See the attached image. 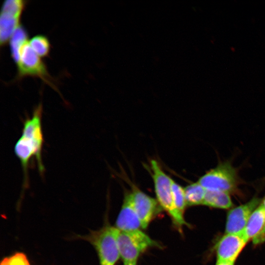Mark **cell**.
<instances>
[{
	"label": "cell",
	"mask_w": 265,
	"mask_h": 265,
	"mask_svg": "<svg viewBox=\"0 0 265 265\" xmlns=\"http://www.w3.org/2000/svg\"><path fill=\"white\" fill-rule=\"evenodd\" d=\"M42 106L39 104L34 109L31 117L24 123L22 134L14 147L16 156L19 159L24 172V185L27 184V169L33 157L36 159L40 173L44 171L42 160L43 135L41 126Z\"/></svg>",
	"instance_id": "obj_1"
},
{
	"label": "cell",
	"mask_w": 265,
	"mask_h": 265,
	"mask_svg": "<svg viewBox=\"0 0 265 265\" xmlns=\"http://www.w3.org/2000/svg\"><path fill=\"white\" fill-rule=\"evenodd\" d=\"M150 168L157 200L159 205L165 210L172 219L173 223L181 229L186 225L184 215L176 209L174 205L172 187V179L162 169L155 159L150 160Z\"/></svg>",
	"instance_id": "obj_2"
},
{
	"label": "cell",
	"mask_w": 265,
	"mask_h": 265,
	"mask_svg": "<svg viewBox=\"0 0 265 265\" xmlns=\"http://www.w3.org/2000/svg\"><path fill=\"white\" fill-rule=\"evenodd\" d=\"M119 232L115 227L106 225L85 237L96 249L100 265H115L120 258L117 243Z\"/></svg>",
	"instance_id": "obj_3"
},
{
	"label": "cell",
	"mask_w": 265,
	"mask_h": 265,
	"mask_svg": "<svg viewBox=\"0 0 265 265\" xmlns=\"http://www.w3.org/2000/svg\"><path fill=\"white\" fill-rule=\"evenodd\" d=\"M117 243L120 257L124 263L137 262L139 256L157 243L140 229L120 231Z\"/></svg>",
	"instance_id": "obj_4"
},
{
	"label": "cell",
	"mask_w": 265,
	"mask_h": 265,
	"mask_svg": "<svg viewBox=\"0 0 265 265\" xmlns=\"http://www.w3.org/2000/svg\"><path fill=\"white\" fill-rule=\"evenodd\" d=\"M16 64L17 79L20 80L26 76L38 77L55 90H57L46 64L33 50L28 42L22 47L19 60Z\"/></svg>",
	"instance_id": "obj_5"
},
{
	"label": "cell",
	"mask_w": 265,
	"mask_h": 265,
	"mask_svg": "<svg viewBox=\"0 0 265 265\" xmlns=\"http://www.w3.org/2000/svg\"><path fill=\"white\" fill-rule=\"evenodd\" d=\"M198 182L206 190L230 193L237 186V172L230 162H223L201 176Z\"/></svg>",
	"instance_id": "obj_6"
},
{
	"label": "cell",
	"mask_w": 265,
	"mask_h": 265,
	"mask_svg": "<svg viewBox=\"0 0 265 265\" xmlns=\"http://www.w3.org/2000/svg\"><path fill=\"white\" fill-rule=\"evenodd\" d=\"M248 241L243 233L226 234L216 245V262L234 264Z\"/></svg>",
	"instance_id": "obj_7"
},
{
	"label": "cell",
	"mask_w": 265,
	"mask_h": 265,
	"mask_svg": "<svg viewBox=\"0 0 265 265\" xmlns=\"http://www.w3.org/2000/svg\"><path fill=\"white\" fill-rule=\"evenodd\" d=\"M132 203L140 220L142 229L146 228L158 210L157 199L141 191L133 184H130Z\"/></svg>",
	"instance_id": "obj_8"
},
{
	"label": "cell",
	"mask_w": 265,
	"mask_h": 265,
	"mask_svg": "<svg viewBox=\"0 0 265 265\" xmlns=\"http://www.w3.org/2000/svg\"><path fill=\"white\" fill-rule=\"evenodd\" d=\"M260 202V198L254 197L247 203L231 209L227 214L226 234L242 233L251 214Z\"/></svg>",
	"instance_id": "obj_9"
},
{
	"label": "cell",
	"mask_w": 265,
	"mask_h": 265,
	"mask_svg": "<svg viewBox=\"0 0 265 265\" xmlns=\"http://www.w3.org/2000/svg\"><path fill=\"white\" fill-rule=\"evenodd\" d=\"M115 225L120 231H132L142 228L140 220L132 203L131 191L125 193L122 208Z\"/></svg>",
	"instance_id": "obj_10"
},
{
	"label": "cell",
	"mask_w": 265,
	"mask_h": 265,
	"mask_svg": "<svg viewBox=\"0 0 265 265\" xmlns=\"http://www.w3.org/2000/svg\"><path fill=\"white\" fill-rule=\"evenodd\" d=\"M243 234L248 241L252 239L255 244L265 240V210L262 203L251 214Z\"/></svg>",
	"instance_id": "obj_11"
},
{
	"label": "cell",
	"mask_w": 265,
	"mask_h": 265,
	"mask_svg": "<svg viewBox=\"0 0 265 265\" xmlns=\"http://www.w3.org/2000/svg\"><path fill=\"white\" fill-rule=\"evenodd\" d=\"M21 15L11 12L1 11L0 17V44L5 45L20 25Z\"/></svg>",
	"instance_id": "obj_12"
},
{
	"label": "cell",
	"mask_w": 265,
	"mask_h": 265,
	"mask_svg": "<svg viewBox=\"0 0 265 265\" xmlns=\"http://www.w3.org/2000/svg\"><path fill=\"white\" fill-rule=\"evenodd\" d=\"M203 205L222 209H228L233 206L229 193L209 190H206Z\"/></svg>",
	"instance_id": "obj_13"
},
{
	"label": "cell",
	"mask_w": 265,
	"mask_h": 265,
	"mask_svg": "<svg viewBox=\"0 0 265 265\" xmlns=\"http://www.w3.org/2000/svg\"><path fill=\"white\" fill-rule=\"evenodd\" d=\"M27 39V32L20 25L15 30L9 40L11 55L16 64L19 60L21 49L23 45L28 42Z\"/></svg>",
	"instance_id": "obj_14"
},
{
	"label": "cell",
	"mask_w": 265,
	"mask_h": 265,
	"mask_svg": "<svg viewBox=\"0 0 265 265\" xmlns=\"http://www.w3.org/2000/svg\"><path fill=\"white\" fill-rule=\"evenodd\" d=\"M184 188L187 206L203 205L206 189L198 182L190 184Z\"/></svg>",
	"instance_id": "obj_15"
},
{
	"label": "cell",
	"mask_w": 265,
	"mask_h": 265,
	"mask_svg": "<svg viewBox=\"0 0 265 265\" xmlns=\"http://www.w3.org/2000/svg\"><path fill=\"white\" fill-rule=\"evenodd\" d=\"M29 45L40 57L47 56L50 52L51 44L47 36L39 34L32 37L28 42Z\"/></svg>",
	"instance_id": "obj_16"
},
{
	"label": "cell",
	"mask_w": 265,
	"mask_h": 265,
	"mask_svg": "<svg viewBox=\"0 0 265 265\" xmlns=\"http://www.w3.org/2000/svg\"><path fill=\"white\" fill-rule=\"evenodd\" d=\"M171 187L175 208L181 214L184 215L185 209L187 206L184 188L173 179L171 180Z\"/></svg>",
	"instance_id": "obj_17"
},
{
	"label": "cell",
	"mask_w": 265,
	"mask_h": 265,
	"mask_svg": "<svg viewBox=\"0 0 265 265\" xmlns=\"http://www.w3.org/2000/svg\"><path fill=\"white\" fill-rule=\"evenodd\" d=\"M26 4L22 0H6L4 1L1 11H9L22 15Z\"/></svg>",
	"instance_id": "obj_18"
},
{
	"label": "cell",
	"mask_w": 265,
	"mask_h": 265,
	"mask_svg": "<svg viewBox=\"0 0 265 265\" xmlns=\"http://www.w3.org/2000/svg\"><path fill=\"white\" fill-rule=\"evenodd\" d=\"M234 264L216 262L215 265H234Z\"/></svg>",
	"instance_id": "obj_19"
},
{
	"label": "cell",
	"mask_w": 265,
	"mask_h": 265,
	"mask_svg": "<svg viewBox=\"0 0 265 265\" xmlns=\"http://www.w3.org/2000/svg\"><path fill=\"white\" fill-rule=\"evenodd\" d=\"M137 262L124 263V265H136Z\"/></svg>",
	"instance_id": "obj_20"
},
{
	"label": "cell",
	"mask_w": 265,
	"mask_h": 265,
	"mask_svg": "<svg viewBox=\"0 0 265 265\" xmlns=\"http://www.w3.org/2000/svg\"><path fill=\"white\" fill-rule=\"evenodd\" d=\"M262 204L263 205L265 210V199L263 200Z\"/></svg>",
	"instance_id": "obj_21"
}]
</instances>
